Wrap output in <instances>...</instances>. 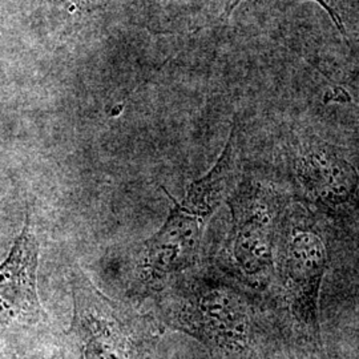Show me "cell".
I'll return each instance as SVG.
<instances>
[{"label": "cell", "instance_id": "52a82bcc", "mask_svg": "<svg viewBox=\"0 0 359 359\" xmlns=\"http://www.w3.org/2000/svg\"><path fill=\"white\" fill-rule=\"evenodd\" d=\"M347 86L355 96V100L359 103V72H357L350 80H346Z\"/></svg>", "mask_w": 359, "mask_h": 359}, {"label": "cell", "instance_id": "3957f363", "mask_svg": "<svg viewBox=\"0 0 359 359\" xmlns=\"http://www.w3.org/2000/svg\"><path fill=\"white\" fill-rule=\"evenodd\" d=\"M225 197L204 180L193 182L182 204L175 201L165 225L148 243V265L157 273L191 266L197 259L208 218Z\"/></svg>", "mask_w": 359, "mask_h": 359}, {"label": "cell", "instance_id": "8992f818", "mask_svg": "<svg viewBox=\"0 0 359 359\" xmlns=\"http://www.w3.org/2000/svg\"><path fill=\"white\" fill-rule=\"evenodd\" d=\"M243 0H226V6H225V11H224V18H229L231 13L236 10V7L241 3ZM317 1L326 13L330 15L332 20L334 22L335 27L338 28V31L342 34L344 38H346V27L342 20V13L339 11V3L341 0H314Z\"/></svg>", "mask_w": 359, "mask_h": 359}, {"label": "cell", "instance_id": "277c9868", "mask_svg": "<svg viewBox=\"0 0 359 359\" xmlns=\"http://www.w3.org/2000/svg\"><path fill=\"white\" fill-rule=\"evenodd\" d=\"M233 256L246 276L265 277L274 262L280 204L276 194L250 187L233 205Z\"/></svg>", "mask_w": 359, "mask_h": 359}, {"label": "cell", "instance_id": "5b68a950", "mask_svg": "<svg viewBox=\"0 0 359 359\" xmlns=\"http://www.w3.org/2000/svg\"><path fill=\"white\" fill-rule=\"evenodd\" d=\"M38 256V241L27 216L23 231L0 264V329L38 321L41 313L36 290Z\"/></svg>", "mask_w": 359, "mask_h": 359}, {"label": "cell", "instance_id": "7a4b0ae2", "mask_svg": "<svg viewBox=\"0 0 359 359\" xmlns=\"http://www.w3.org/2000/svg\"><path fill=\"white\" fill-rule=\"evenodd\" d=\"M327 264V245L313 226L292 224L283 233L280 276L285 304L299 332L313 344L321 342L318 299Z\"/></svg>", "mask_w": 359, "mask_h": 359}, {"label": "cell", "instance_id": "6da1fadb", "mask_svg": "<svg viewBox=\"0 0 359 359\" xmlns=\"http://www.w3.org/2000/svg\"><path fill=\"white\" fill-rule=\"evenodd\" d=\"M286 163L298 189L316 205L341 212L357 201V168L317 133L309 129L292 132L286 144Z\"/></svg>", "mask_w": 359, "mask_h": 359}]
</instances>
